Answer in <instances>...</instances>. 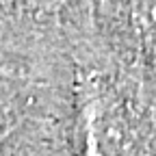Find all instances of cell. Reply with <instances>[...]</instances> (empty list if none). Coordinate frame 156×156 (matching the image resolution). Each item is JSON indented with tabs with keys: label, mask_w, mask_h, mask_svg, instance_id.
Listing matches in <instances>:
<instances>
[{
	"label": "cell",
	"mask_w": 156,
	"mask_h": 156,
	"mask_svg": "<svg viewBox=\"0 0 156 156\" xmlns=\"http://www.w3.org/2000/svg\"><path fill=\"white\" fill-rule=\"evenodd\" d=\"M139 13H141V22L145 24V28H150V33L156 35V0H141Z\"/></svg>",
	"instance_id": "cell-1"
}]
</instances>
